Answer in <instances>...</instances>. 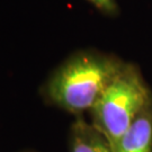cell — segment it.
Returning a JSON list of instances; mask_svg holds the SVG:
<instances>
[{"mask_svg": "<svg viewBox=\"0 0 152 152\" xmlns=\"http://www.w3.org/2000/svg\"><path fill=\"white\" fill-rule=\"evenodd\" d=\"M115 60L94 53H79L64 62L46 85L50 100L72 114L91 110L123 69Z\"/></svg>", "mask_w": 152, "mask_h": 152, "instance_id": "obj_1", "label": "cell"}, {"mask_svg": "<svg viewBox=\"0 0 152 152\" xmlns=\"http://www.w3.org/2000/svg\"><path fill=\"white\" fill-rule=\"evenodd\" d=\"M151 102V94L139 72L124 65L90 110L91 124L114 148Z\"/></svg>", "mask_w": 152, "mask_h": 152, "instance_id": "obj_2", "label": "cell"}, {"mask_svg": "<svg viewBox=\"0 0 152 152\" xmlns=\"http://www.w3.org/2000/svg\"><path fill=\"white\" fill-rule=\"evenodd\" d=\"M114 152H152V102L113 148Z\"/></svg>", "mask_w": 152, "mask_h": 152, "instance_id": "obj_3", "label": "cell"}, {"mask_svg": "<svg viewBox=\"0 0 152 152\" xmlns=\"http://www.w3.org/2000/svg\"><path fill=\"white\" fill-rule=\"evenodd\" d=\"M70 152H114L112 144L92 124L78 117L72 124Z\"/></svg>", "mask_w": 152, "mask_h": 152, "instance_id": "obj_4", "label": "cell"}, {"mask_svg": "<svg viewBox=\"0 0 152 152\" xmlns=\"http://www.w3.org/2000/svg\"><path fill=\"white\" fill-rule=\"evenodd\" d=\"M92 5L106 12H112L116 9V1L115 0H88Z\"/></svg>", "mask_w": 152, "mask_h": 152, "instance_id": "obj_5", "label": "cell"}]
</instances>
